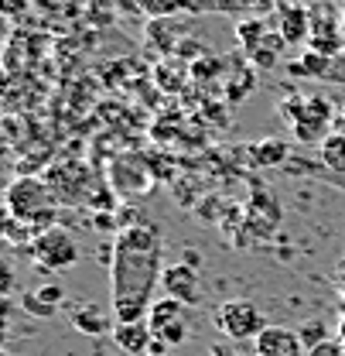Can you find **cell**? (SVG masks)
Wrapping results in <instances>:
<instances>
[{
    "instance_id": "cell-1",
    "label": "cell",
    "mask_w": 345,
    "mask_h": 356,
    "mask_svg": "<svg viewBox=\"0 0 345 356\" xmlns=\"http://www.w3.org/2000/svg\"><path fill=\"white\" fill-rule=\"evenodd\" d=\"M165 274V240L154 222L120 229L113 240L110 295L117 322H144L154 302V288Z\"/></svg>"
},
{
    "instance_id": "cell-2",
    "label": "cell",
    "mask_w": 345,
    "mask_h": 356,
    "mask_svg": "<svg viewBox=\"0 0 345 356\" xmlns=\"http://www.w3.org/2000/svg\"><path fill=\"white\" fill-rule=\"evenodd\" d=\"M280 120L287 124L291 137H298L301 144H321L328 134L335 131V106L321 96V92H294L277 106Z\"/></svg>"
},
{
    "instance_id": "cell-3",
    "label": "cell",
    "mask_w": 345,
    "mask_h": 356,
    "mask_svg": "<svg viewBox=\"0 0 345 356\" xmlns=\"http://www.w3.org/2000/svg\"><path fill=\"white\" fill-rule=\"evenodd\" d=\"M3 202H7V209L14 213V220L31 222V226H35V233L51 229L55 220H58L55 195H51V188H48V181H44V178L17 175L7 188H3Z\"/></svg>"
},
{
    "instance_id": "cell-4",
    "label": "cell",
    "mask_w": 345,
    "mask_h": 356,
    "mask_svg": "<svg viewBox=\"0 0 345 356\" xmlns=\"http://www.w3.org/2000/svg\"><path fill=\"white\" fill-rule=\"evenodd\" d=\"M28 254L42 270H51V274H62L79 264V243L65 226H51V229L38 233L35 243L28 247Z\"/></svg>"
},
{
    "instance_id": "cell-5",
    "label": "cell",
    "mask_w": 345,
    "mask_h": 356,
    "mask_svg": "<svg viewBox=\"0 0 345 356\" xmlns=\"http://www.w3.org/2000/svg\"><path fill=\"white\" fill-rule=\"evenodd\" d=\"M212 318H216L219 332L226 339H233V343H250V339H257L260 332L267 329L263 312L250 298H229V302H222Z\"/></svg>"
},
{
    "instance_id": "cell-6",
    "label": "cell",
    "mask_w": 345,
    "mask_h": 356,
    "mask_svg": "<svg viewBox=\"0 0 345 356\" xmlns=\"http://www.w3.org/2000/svg\"><path fill=\"white\" fill-rule=\"evenodd\" d=\"M308 10H311V31H308V44L304 48H311V51H318L325 58H339L345 51L342 14H335V7L328 0H318Z\"/></svg>"
},
{
    "instance_id": "cell-7",
    "label": "cell",
    "mask_w": 345,
    "mask_h": 356,
    "mask_svg": "<svg viewBox=\"0 0 345 356\" xmlns=\"http://www.w3.org/2000/svg\"><path fill=\"white\" fill-rule=\"evenodd\" d=\"M185 14H226V17H270L277 10V0H181Z\"/></svg>"
},
{
    "instance_id": "cell-8",
    "label": "cell",
    "mask_w": 345,
    "mask_h": 356,
    "mask_svg": "<svg viewBox=\"0 0 345 356\" xmlns=\"http://www.w3.org/2000/svg\"><path fill=\"white\" fill-rule=\"evenodd\" d=\"M270 21L277 24V35L287 44H308L311 31V10L301 0H277V10L270 14Z\"/></svg>"
},
{
    "instance_id": "cell-9",
    "label": "cell",
    "mask_w": 345,
    "mask_h": 356,
    "mask_svg": "<svg viewBox=\"0 0 345 356\" xmlns=\"http://www.w3.org/2000/svg\"><path fill=\"white\" fill-rule=\"evenodd\" d=\"M161 291H165L168 298H174V302H181L185 309H192V305L202 302V284H199L195 267L181 264V261L165 267V274H161Z\"/></svg>"
},
{
    "instance_id": "cell-10",
    "label": "cell",
    "mask_w": 345,
    "mask_h": 356,
    "mask_svg": "<svg viewBox=\"0 0 345 356\" xmlns=\"http://www.w3.org/2000/svg\"><path fill=\"white\" fill-rule=\"evenodd\" d=\"M253 350H257V356H304L308 353L301 336H298V329H291V325H267L253 339Z\"/></svg>"
},
{
    "instance_id": "cell-11",
    "label": "cell",
    "mask_w": 345,
    "mask_h": 356,
    "mask_svg": "<svg viewBox=\"0 0 345 356\" xmlns=\"http://www.w3.org/2000/svg\"><path fill=\"white\" fill-rule=\"evenodd\" d=\"M113 343L127 356H147L151 346H154V332H151L147 318L144 322H117L113 325Z\"/></svg>"
},
{
    "instance_id": "cell-12",
    "label": "cell",
    "mask_w": 345,
    "mask_h": 356,
    "mask_svg": "<svg viewBox=\"0 0 345 356\" xmlns=\"http://www.w3.org/2000/svg\"><path fill=\"white\" fill-rule=\"evenodd\" d=\"M69 322H72V329L83 332V336H103V332L113 329V325H110V315L99 309V305H92V302H79L76 309L69 312Z\"/></svg>"
},
{
    "instance_id": "cell-13",
    "label": "cell",
    "mask_w": 345,
    "mask_h": 356,
    "mask_svg": "<svg viewBox=\"0 0 345 356\" xmlns=\"http://www.w3.org/2000/svg\"><path fill=\"white\" fill-rule=\"evenodd\" d=\"M284 48H287V42L277 35V28H270V31H267V35H263V38H260L250 51H243V55H246L257 69H263V72H267V69H277V65H280Z\"/></svg>"
},
{
    "instance_id": "cell-14",
    "label": "cell",
    "mask_w": 345,
    "mask_h": 356,
    "mask_svg": "<svg viewBox=\"0 0 345 356\" xmlns=\"http://www.w3.org/2000/svg\"><path fill=\"white\" fill-rule=\"evenodd\" d=\"M318 161H321V168H325V178L345 175V134L332 131L318 144Z\"/></svg>"
},
{
    "instance_id": "cell-15",
    "label": "cell",
    "mask_w": 345,
    "mask_h": 356,
    "mask_svg": "<svg viewBox=\"0 0 345 356\" xmlns=\"http://www.w3.org/2000/svg\"><path fill=\"white\" fill-rule=\"evenodd\" d=\"M328 65H332V58H325V55H318V51H311V48H304L301 55L287 65V76L291 79H325L328 76Z\"/></svg>"
},
{
    "instance_id": "cell-16",
    "label": "cell",
    "mask_w": 345,
    "mask_h": 356,
    "mask_svg": "<svg viewBox=\"0 0 345 356\" xmlns=\"http://www.w3.org/2000/svg\"><path fill=\"white\" fill-rule=\"evenodd\" d=\"M178 318H185V305L181 302H174L168 295H161V298H154L151 302V309H147V325H151V332L158 336L161 329H168L171 322Z\"/></svg>"
},
{
    "instance_id": "cell-17",
    "label": "cell",
    "mask_w": 345,
    "mask_h": 356,
    "mask_svg": "<svg viewBox=\"0 0 345 356\" xmlns=\"http://www.w3.org/2000/svg\"><path fill=\"white\" fill-rule=\"evenodd\" d=\"M253 158H257V165H263V168H277V165H284L291 158V147L280 137H263L257 147H253Z\"/></svg>"
},
{
    "instance_id": "cell-18",
    "label": "cell",
    "mask_w": 345,
    "mask_h": 356,
    "mask_svg": "<svg viewBox=\"0 0 345 356\" xmlns=\"http://www.w3.org/2000/svg\"><path fill=\"white\" fill-rule=\"evenodd\" d=\"M267 31H270L267 17H250V21H239V24H236V42H239V48H243V51H250V48H253V44H257Z\"/></svg>"
},
{
    "instance_id": "cell-19",
    "label": "cell",
    "mask_w": 345,
    "mask_h": 356,
    "mask_svg": "<svg viewBox=\"0 0 345 356\" xmlns=\"http://www.w3.org/2000/svg\"><path fill=\"white\" fill-rule=\"evenodd\" d=\"M298 336H301L304 350H314L318 343L332 339V332H328V325H325L321 318H311V322H304V325H298Z\"/></svg>"
},
{
    "instance_id": "cell-20",
    "label": "cell",
    "mask_w": 345,
    "mask_h": 356,
    "mask_svg": "<svg viewBox=\"0 0 345 356\" xmlns=\"http://www.w3.org/2000/svg\"><path fill=\"white\" fill-rule=\"evenodd\" d=\"M17 305L28 312L31 318H51V315L58 312V309H51V305H44L42 298H38V291H24V295L17 298Z\"/></svg>"
},
{
    "instance_id": "cell-21",
    "label": "cell",
    "mask_w": 345,
    "mask_h": 356,
    "mask_svg": "<svg viewBox=\"0 0 345 356\" xmlns=\"http://www.w3.org/2000/svg\"><path fill=\"white\" fill-rule=\"evenodd\" d=\"M140 7L151 14V21L154 17H174V14H181V0H140Z\"/></svg>"
},
{
    "instance_id": "cell-22",
    "label": "cell",
    "mask_w": 345,
    "mask_h": 356,
    "mask_svg": "<svg viewBox=\"0 0 345 356\" xmlns=\"http://www.w3.org/2000/svg\"><path fill=\"white\" fill-rule=\"evenodd\" d=\"M158 339H161L165 346H181V343L188 339V325H185V318H178V322H171L168 329H161Z\"/></svg>"
},
{
    "instance_id": "cell-23",
    "label": "cell",
    "mask_w": 345,
    "mask_h": 356,
    "mask_svg": "<svg viewBox=\"0 0 345 356\" xmlns=\"http://www.w3.org/2000/svg\"><path fill=\"white\" fill-rule=\"evenodd\" d=\"M31 10V0H0V14L14 24V21H21L24 14Z\"/></svg>"
},
{
    "instance_id": "cell-24",
    "label": "cell",
    "mask_w": 345,
    "mask_h": 356,
    "mask_svg": "<svg viewBox=\"0 0 345 356\" xmlns=\"http://www.w3.org/2000/svg\"><path fill=\"white\" fill-rule=\"evenodd\" d=\"M14 281H17V270H14V264L0 254V298H7L10 291H14Z\"/></svg>"
},
{
    "instance_id": "cell-25",
    "label": "cell",
    "mask_w": 345,
    "mask_h": 356,
    "mask_svg": "<svg viewBox=\"0 0 345 356\" xmlns=\"http://www.w3.org/2000/svg\"><path fill=\"white\" fill-rule=\"evenodd\" d=\"M38 291V298H42L44 305H51V309H58L62 302H65V291H62V284H42V288H35Z\"/></svg>"
},
{
    "instance_id": "cell-26",
    "label": "cell",
    "mask_w": 345,
    "mask_h": 356,
    "mask_svg": "<svg viewBox=\"0 0 345 356\" xmlns=\"http://www.w3.org/2000/svg\"><path fill=\"white\" fill-rule=\"evenodd\" d=\"M304 356H345V343L335 336V339H325V343H318L314 350H308Z\"/></svg>"
},
{
    "instance_id": "cell-27",
    "label": "cell",
    "mask_w": 345,
    "mask_h": 356,
    "mask_svg": "<svg viewBox=\"0 0 345 356\" xmlns=\"http://www.w3.org/2000/svg\"><path fill=\"white\" fill-rule=\"evenodd\" d=\"M10 312H14V305H10L7 298H0V350H3L7 332H10Z\"/></svg>"
},
{
    "instance_id": "cell-28",
    "label": "cell",
    "mask_w": 345,
    "mask_h": 356,
    "mask_svg": "<svg viewBox=\"0 0 345 356\" xmlns=\"http://www.w3.org/2000/svg\"><path fill=\"white\" fill-rule=\"evenodd\" d=\"M325 83H339L345 86V51L339 58H332V65H328V76H325Z\"/></svg>"
},
{
    "instance_id": "cell-29",
    "label": "cell",
    "mask_w": 345,
    "mask_h": 356,
    "mask_svg": "<svg viewBox=\"0 0 345 356\" xmlns=\"http://www.w3.org/2000/svg\"><path fill=\"white\" fill-rule=\"evenodd\" d=\"M92 229H99V233L120 229V222H117V213H96V216H92Z\"/></svg>"
},
{
    "instance_id": "cell-30",
    "label": "cell",
    "mask_w": 345,
    "mask_h": 356,
    "mask_svg": "<svg viewBox=\"0 0 345 356\" xmlns=\"http://www.w3.org/2000/svg\"><path fill=\"white\" fill-rule=\"evenodd\" d=\"M14 213L7 209V202H0V240H7L10 236V229H14Z\"/></svg>"
},
{
    "instance_id": "cell-31",
    "label": "cell",
    "mask_w": 345,
    "mask_h": 356,
    "mask_svg": "<svg viewBox=\"0 0 345 356\" xmlns=\"http://www.w3.org/2000/svg\"><path fill=\"white\" fill-rule=\"evenodd\" d=\"M181 264H188V267H195V270H199V267H202V254H199V250H192V247H188V250H185V254H181Z\"/></svg>"
},
{
    "instance_id": "cell-32",
    "label": "cell",
    "mask_w": 345,
    "mask_h": 356,
    "mask_svg": "<svg viewBox=\"0 0 345 356\" xmlns=\"http://www.w3.org/2000/svg\"><path fill=\"white\" fill-rule=\"evenodd\" d=\"M96 261H99L103 267L113 264V243H103V247H99V254H96Z\"/></svg>"
},
{
    "instance_id": "cell-33",
    "label": "cell",
    "mask_w": 345,
    "mask_h": 356,
    "mask_svg": "<svg viewBox=\"0 0 345 356\" xmlns=\"http://www.w3.org/2000/svg\"><path fill=\"white\" fill-rule=\"evenodd\" d=\"M7 42H10V21L0 14V51L7 48Z\"/></svg>"
},
{
    "instance_id": "cell-34",
    "label": "cell",
    "mask_w": 345,
    "mask_h": 356,
    "mask_svg": "<svg viewBox=\"0 0 345 356\" xmlns=\"http://www.w3.org/2000/svg\"><path fill=\"white\" fill-rule=\"evenodd\" d=\"M335 131L339 134H345V106L339 110V117H335Z\"/></svg>"
},
{
    "instance_id": "cell-35",
    "label": "cell",
    "mask_w": 345,
    "mask_h": 356,
    "mask_svg": "<svg viewBox=\"0 0 345 356\" xmlns=\"http://www.w3.org/2000/svg\"><path fill=\"white\" fill-rule=\"evenodd\" d=\"M328 181H335V185H342L345 188V175H328Z\"/></svg>"
},
{
    "instance_id": "cell-36",
    "label": "cell",
    "mask_w": 345,
    "mask_h": 356,
    "mask_svg": "<svg viewBox=\"0 0 345 356\" xmlns=\"http://www.w3.org/2000/svg\"><path fill=\"white\" fill-rule=\"evenodd\" d=\"M339 14H342V35H345V3H342V10H339Z\"/></svg>"
},
{
    "instance_id": "cell-37",
    "label": "cell",
    "mask_w": 345,
    "mask_h": 356,
    "mask_svg": "<svg viewBox=\"0 0 345 356\" xmlns=\"http://www.w3.org/2000/svg\"><path fill=\"white\" fill-rule=\"evenodd\" d=\"M0 356H10V353H3V350H0Z\"/></svg>"
}]
</instances>
